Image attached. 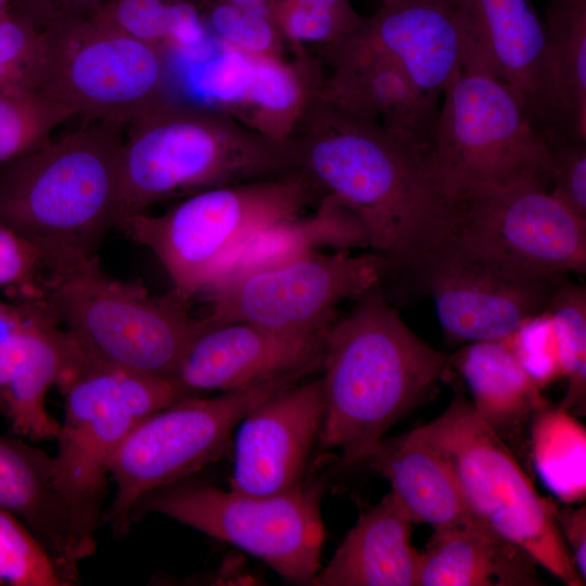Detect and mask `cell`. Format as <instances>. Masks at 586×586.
Instances as JSON below:
<instances>
[{
    "label": "cell",
    "instance_id": "7402d4cb",
    "mask_svg": "<svg viewBox=\"0 0 586 586\" xmlns=\"http://www.w3.org/2000/svg\"><path fill=\"white\" fill-rule=\"evenodd\" d=\"M412 520L390 492L360 513L315 586H417L420 552L411 545Z\"/></svg>",
    "mask_w": 586,
    "mask_h": 586
},
{
    "label": "cell",
    "instance_id": "cb8c5ba5",
    "mask_svg": "<svg viewBox=\"0 0 586 586\" xmlns=\"http://www.w3.org/2000/svg\"><path fill=\"white\" fill-rule=\"evenodd\" d=\"M0 509L17 518L63 568L78 575L71 521L55 487L53 456L0 436Z\"/></svg>",
    "mask_w": 586,
    "mask_h": 586
},
{
    "label": "cell",
    "instance_id": "8d00e7d4",
    "mask_svg": "<svg viewBox=\"0 0 586 586\" xmlns=\"http://www.w3.org/2000/svg\"><path fill=\"white\" fill-rule=\"evenodd\" d=\"M203 20L212 36L231 48L252 55L283 58L285 42L266 14L216 0L209 3Z\"/></svg>",
    "mask_w": 586,
    "mask_h": 586
},
{
    "label": "cell",
    "instance_id": "83f0119b",
    "mask_svg": "<svg viewBox=\"0 0 586 586\" xmlns=\"http://www.w3.org/2000/svg\"><path fill=\"white\" fill-rule=\"evenodd\" d=\"M283 58L252 55L249 82L230 112L258 132L288 141L307 103L319 89L322 65L309 50Z\"/></svg>",
    "mask_w": 586,
    "mask_h": 586
},
{
    "label": "cell",
    "instance_id": "7a4b0ae2",
    "mask_svg": "<svg viewBox=\"0 0 586 586\" xmlns=\"http://www.w3.org/2000/svg\"><path fill=\"white\" fill-rule=\"evenodd\" d=\"M327 330L320 442L345 464L366 462L385 433L453 373V357L420 339L380 284Z\"/></svg>",
    "mask_w": 586,
    "mask_h": 586
},
{
    "label": "cell",
    "instance_id": "5b68a950",
    "mask_svg": "<svg viewBox=\"0 0 586 586\" xmlns=\"http://www.w3.org/2000/svg\"><path fill=\"white\" fill-rule=\"evenodd\" d=\"M58 384L65 404L55 437L54 483L79 562L97 548L110 464L124 440L148 415L191 395L176 380L135 373L87 355Z\"/></svg>",
    "mask_w": 586,
    "mask_h": 586
},
{
    "label": "cell",
    "instance_id": "f6af8a7d",
    "mask_svg": "<svg viewBox=\"0 0 586 586\" xmlns=\"http://www.w3.org/2000/svg\"><path fill=\"white\" fill-rule=\"evenodd\" d=\"M381 1H382L381 4H388V3H394V2L402 1V0H381Z\"/></svg>",
    "mask_w": 586,
    "mask_h": 586
},
{
    "label": "cell",
    "instance_id": "ac0fdd59",
    "mask_svg": "<svg viewBox=\"0 0 586 586\" xmlns=\"http://www.w3.org/2000/svg\"><path fill=\"white\" fill-rule=\"evenodd\" d=\"M328 329L285 333L247 322L207 320L187 348L175 380L195 396L203 391L237 390L321 364Z\"/></svg>",
    "mask_w": 586,
    "mask_h": 586
},
{
    "label": "cell",
    "instance_id": "7bdbcfd3",
    "mask_svg": "<svg viewBox=\"0 0 586 586\" xmlns=\"http://www.w3.org/2000/svg\"><path fill=\"white\" fill-rule=\"evenodd\" d=\"M270 16L273 0H221Z\"/></svg>",
    "mask_w": 586,
    "mask_h": 586
},
{
    "label": "cell",
    "instance_id": "3957f363",
    "mask_svg": "<svg viewBox=\"0 0 586 586\" xmlns=\"http://www.w3.org/2000/svg\"><path fill=\"white\" fill-rule=\"evenodd\" d=\"M122 125L99 120L0 167V224L54 278L101 269L97 253L119 225Z\"/></svg>",
    "mask_w": 586,
    "mask_h": 586
},
{
    "label": "cell",
    "instance_id": "44dd1931",
    "mask_svg": "<svg viewBox=\"0 0 586 586\" xmlns=\"http://www.w3.org/2000/svg\"><path fill=\"white\" fill-rule=\"evenodd\" d=\"M52 317L29 321L0 341V410L11 431L34 442L55 440L60 422L46 408L53 384L79 356Z\"/></svg>",
    "mask_w": 586,
    "mask_h": 586
},
{
    "label": "cell",
    "instance_id": "9c48e42d",
    "mask_svg": "<svg viewBox=\"0 0 586 586\" xmlns=\"http://www.w3.org/2000/svg\"><path fill=\"white\" fill-rule=\"evenodd\" d=\"M317 370L320 364L214 397H184L140 420L110 464L115 494L104 521L114 534L129 530L132 510L143 496L187 480L216 461L250 411Z\"/></svg>",
    "mask_w": 586,
    "mask_h": 586
},
{
    "label": "cell",
    "instance_id": "484cf974",
    "mask_svg": "<svg viewBox=\"0 0 586 586\" xmlns=\"http://www.w3.org/2000/svg\"><path fill=\"white\" fill-rule=\"evenodd\" d=\"M316 206L308 216L280 220L251 238L222 266L206 294L229 279L322 246L367 247L364 228L347 206L328 194Z\"/></svg>",
    "mask_w": 586,
    "mask_h": 586
},
{
    "label": "cell",
    "instance_id": "9a60e30c",
    "mask_svg": "<svg viewBox=\"0 0 586 586\" xmlns=\"http://www.w3.org/2000/svg\"><path fill=\"white\" fill-rule=\"evenodd\" d=\"M456 343L504 340L545 310L563 278L536 276L446 237L408 271Z\"/></svg>",
    "mask_w": 586,
    "mask_h": 586
},
{
    "label": "cell",
    "instance_id": "603a6c76",
    "mask_svg": "<svg viewBox=\"0 0 586 586\" xmlns=\"http://www.w3.org/2000/svg\"><path fill=\"white\" fill-rule=\"evenodd\" d=\"M366 463L390 481L413 523L491 531L471 509L445 458L409 433L384 438Z\"/></svg>",
    "mask_w": 586,
    "mask_h": 586
},
{
    "label": "cell",
    "instance_id": "60d3db41",
    "mask_svg": "<svg viewBox=\"0 0 586 586\" xmlns=\"http://www.w3.org/2000/svg\"><path fill=\"white\" fill-rule=\"evenodd\" d=\"M556 519L560 531L563 532L565 545L571 548L573 563L581 577L586 581V509L558 506Z\"/></svg>",
    "mask_w": 586,
    "mask_h": 586
},
{
    "label": "cell",
    "instance_id": "d4e9b609",
    "mask_svg": "<svg viewBox=\"0 0 586 586\" xmlns=\"http://www.w3.org/2000/svg\"><path fill=\"white\" fill-rule=\"evenodd\" d=\"M536 564L524 550L491 531L434 530L420 552L417 586L538 585Z\"/></svg>",
    "mask_w": 586,
    "mask_h": 586
},
{
    "label": "cell",
    "instance_id": "b9f144b4",
    "mask_svg": "<svg viewBox=\"0 0 586 586\" xmlns=\"http://www.w3.org/2000/svg\"><path fill=\"white\" fill-rule=\"evenodd\" d=\"M106 0H18L20 8L36 18L53 15L86 16Z\"/></svg>",
    "mask_w": 586,
    "mask_h": 586
},
{
    "label": "cell",
    "instance_id": "ab89813d",
    "mask_svg": "<svg viewBox=\"0 0 586 586\" xmlns=\"http://www.w3.org/2000/svg\"><path fill=\"white\" fill-rule=\"evenodd\" d=\"M43 267L35 246L8 226L0 224V288L22 300L40 298Z\"/></svg>",
    "mask_w": 586,
    "mask_h": 586
},
{
    "label": "cell",
    "instance_id": "4fadbf2b",
    "mask_svg": "<svg viewBox=\"0 0 586 586\" xmlns=\"http://www.w3.org/2000/svg\"><path fill=\"white\" fill-rule=\"evenodd\" d=\"M390 272L388 263L373 252L353 256L314 250L218 284L207 293L212 311L206 319L285 333L324 330L340 302L358 298Z\"/></svg>",
    "mask_w": 586,
    "mask_h": 586
},
{
    "label": "cell",
    "instance_id": "8fae6325",
    "mask_svg": "<svg viewBox=\"0 0 586 586\" xmlns=\"http://www.w3.org/2000/svg\"><path fill=\"white\" fill-rule=\"evenodd\" d=\"M321 496L320 483L256 496L183 480L143 496L131 522L166 515L262 559L289 582L310 585L324 540Z\"/></svg>",
    "mask_w": 586,
    "mask_h": 586
},
{
    "label": "cell",
    "instance_id": "bcb514c9",
    "mask_svg": "<svg viewBox=\"0 0 586 586\" xmlns=\"http://www.w3.org/2000/svg\"><path fill=\"white\" fill-rule=\"evenodd\" d=\"M9 0H0V10L5 8V4Z\"/></svg>",
    "mask_w": 586,
    "mask_h": 586
},
{
    "label": "cell",
    "instance_id": "f546056e",
    "mask_svg": "<svg viewBox=\"0 0 586 586\" xmlns=\"http://www.w3.org/2000/svg\"><path fill=\"white\" fill-rule=\"evenodd\" d=\"M544 23L563 129L586 139V0H549Z\"/></svg>",
    "mask_w": 586,
    "mask_h": 586
},
{
    "label": "cell",
    "instance_id": "4316f807",
    "mask_svg": "<svg viewBox=\"0 0 586 586\" xmlns=\"http://www.w3.org/2000/svg\"><path fill=\"white\" fill-rule=\"evenodd\" d=\"M476 412L500 435L517 430L547 406L542 388L524 370L507 339L467 343L451 355Z\"/></svg>",
    "mask_w": 586,
    "mask_h": 586
},
{
    "label": "cell",
    "instance_id": "f1b7e54d",
    "mask_svg": "<svg viewBox=\"0 0 586 586\" xmlns=\"http://www.w3.org/2000/svg\"><path fill=\"white\" fill-rule=\"evenodd\" d=\"M89 16L192 63L206 59L215 47L203 16L187 0H106Z\"/></svg>",
    "mask_w": 586,
    "mask_h": 586
},
{
    "label": "cell",
    "instance_id": "e575fe53",
    "mask_svg": "<svg viewBox=\"0 0 586 586\" xmlns=\"http://www.w3.org/2000/svg\"><path fill=\"white\" fill-rule=\"evenodd\" d=\"M46 38L42 25L22 9L0 20V92L37 90L43 72Z\"/></svg>",
    "mask_w": 586,
    "mask_h": 586
},
{
    "label": "cell",
    "instance_id": "277c9868",
    "mask_svg": "<svg viewBox=\"0 0 586 586\" xmlns=\"http://www.w3.org/2000/svg\"><path fill=\"white\" fill-rule=\"evenodd\" d=\"M297 171L289 141L271 139L224 110L167 98L130 122L118 227L171 196Z\"/></svg>",
    "mask_w": 586,
    "mask_h": 586
},
{
    "label": "cell",
    "instance_id": "2e32d148",
    "mask_svg": "<svg viewBox=\"0 0 586 586\" xmlns=\"http://www.w3.org/2000/svg\"><path fill=\"white\" fill-rule=\"evenodd\" d=\"M464 38L463 65L510 89L545 137L564 133L548 34L530 0H454Z\"/></svg>",
    "mask_w": 586,
    "mask_h": 586
},
{
    "label": "cell",
    "instance_id": "5bb4252c",
    "mask_svg": "<svg viewBox=\"0 0 586 586\" xmlns=\"http://www.w3.org/2000/svg\"><path fill=\"white\" fill-rule=\"evenodd\" d=\"M447 237L536 276L586 271V219L557 201L538 177L454 203Z\"/></svg>",
    "mask_w": 586,
    "mask_h": 586
},
{
    "label": "cell",
    "instance_id": "ba28073f",
    "mask_svg": "<svg viewBox=\"0 0 586 586\" xmlns=\"http://www.w3.org/2000/svg\"><path fill=\"white\" fill-rule=\"evenodd\" d=\"M430 139L438 187L454 203L528 177L549 183V146L508 87L463 65L443 93Z\"/></svg>",
    "mask_w": 586,
    "mask_h": 586
},
{
    "label": "cell",
    "instance_id": "30bf717a",
    "mask_svg": "<svg viewBox=\"0 0 586 586\" xmlns=\"http://www.w3.org/2000/svg\"><path fill=\"white\" fill-rule=\"evenodd\" d=\"M42 300L93 360L149 377L173 379L206 318L190 315L174 290L162 296L110 279L101 269L51 277Z\"/></svg>",
    "mask_w": 586,
    "mask_h": 586
},
{
    "label": "cell",
    "instance_id": "74e56055",
    "mask_svg": "<svg viewBox=\"0 0 586 586\" xmlns=\"http://www.w3.org/2000/svg\"><path fill=\"white\" fill-rule=\"evenodd\" d=\"M508 340L518 360L540 388L563 377L559 343L547 309L526 319Z\"/></svg>",
    "mask_w": 586,
    "mask_h": 586
},
{
    "label": "cell",
    "instance_id": "d6986e66",
    "mask_svg": "<svg viewBox=\"0 0 586 586\" xmlns=\"http://www.w3.org/2000/svg\"><path fill=\"white\" fill-rule=\"evenodd\" d=\"M356 31L320 49L330 67V74L323 73L321 95L347 112L429 145L440 100L420 90L403 69L364 42Z\"/></svg>",
    "mask_w": 586,
    "mask_h": 586
},
{
    "label": "cell",
    "instance_id": "e0dca14e",
    "mask_svg": "<svg viewBox=\"0 0 586 586\" xmlns=\"http://www.w3.org/2000/svg\"><path fill=\"white\" fill-rule=\"evenodd\" d=\"M324 413L321 378L275 395L238 424L230 489L271 495L303 482Z\"/></svg>",
    "mask_w": 586,
    "mask_h": 586
},
{
    "label": "cell",
    "instance_id": "7c38bea8",
    "mask_svg": "<svg viewBox=\"0 0 586 586\" xmlns=\"http://www.w3.org/2000/svg\"><path fill=\"white\" fill-rule=\"evenodd\" d=\"M39 23L46 51L37 90L75 115L125 124L167 99L160 49L89 15H53Z\"/></svg>",
    "mask_w": 586,
    "mask_h": 586
},
{
    "label": "cell",
    "instance_id": "52a82bcc",
    "mask_svg": "<svg viewBox=\"0 0 586 586\" xmlns=\"http://www.w3.org/2000/svg\"><path fill=\"white\" fill-rule=\"evenodd\" d=\"M449 463L474 513L569 586L585 585L556 519L501 436L459 395L431 422L409 432Z\"/></svg>",
    "mask_w": 586,
    "mask_h": 586
},
{
    "label": "cell",
    "instance_id": "8992f818",
    "mask_svg": "<svg viewBox=\"0 0 586 586\" xmlns=\"http://www.w3.org/2000/svg\"><path fill=\"white\" fill-rule=\"evenodd\" d=\"M323 193L303 170L195 192L160 215L122 227L150 250L183 298L206 294L227 260L266 227L317 205Z\"/></svg>",
    "mask_w": 586,
    "mask_h": 586
},
{
    "label": "cell",
    "instance_id": "ee69618b",
    "mask_svg": "<svg viewBox=\"0 0 586 586\" xmlns=\"http://www.w3.org/2000/svg\"><path fill=\"white\" fill-rule=\"evenodd\" d=\"M293 1L304 3V4L326 7V8H332V9H341V10L353 8L349 0H293Z\"/></svg>",
    "mask_w": 586,
    "mask_h": 586
},
{
    "label": "cell",
    "instance_id": "836d02e7",
    "mask_svg": "<svg viewBox=\"0 0 586 586\" xmlns=\"http://www.w3.org/2000/svg\"><path fill=\"white\" fill-rule=\"evenodd\" d=\"M77 581L17 518L0 509V585L68 586Z\"/></svg>",
    "mask_w": 586,
    "mask_h": 586
},
{
    "label": "cell",
    "instance_id": "d6a6232c",
    "mask_svg": "<svg viewBox=\"0 0 586 586\" xmlns=\"http://www.w3.org/2000/svg\"><path fill=\"white\" fill-rule=\"evenodd\" d=\"M546 309L551 316L559 343L568 390L559 407L572 412L585 408L586 396V290L564 279Z\"/></svg>",
    "mask_w": 586,
    "mask_h": 586
},
{
    "label": "cell",
    "instance_id": "f35d334b",
    "mask_svg": "<svg viewBox=\"0 0 586 586\" xmlns=\"http://www.w3.org/2000/svg\"><path fill=\"white\" fill-rule=\"evenodd\" d=\"M549 146L550 194L574 215L586 219V139L557 135Z\"/></svg>",
    "mask_w": 586,
    "mask_h": 586
},
{
    "label": "cell",
    "instance_id": "d590c367",
    "mask_svg": "<svg viewBox=\"0 0 586 586\" xmlns=\"http://www.w3.org/2000/svg\"><path fill=\"white\" fill-rule=\"evenodd\" d=\"M270 17L293 53L308 50L310 44L320 49L334 44L356 31L365 18L354 8L341 10L293 0H273Z\"/></svg>",
    "mask_w": 586,
    "mask_h": 586
},
{
    "label": "cell",
    "instance_id": "7dc6e473",
    "mask_svg": "<svg viewBox=\"0 0 586 586\" xmlns=\"http://www.w3.org/2000/svg\"><path fill=\"white\" fill-rule=\"evenodd\" d=\"M5 11H7V8H3L0 10V20L3 17V15L5 14Z\"/></svg>",
    "mask_w": 586,
    "mask_h": 586
},
{
    "label": "cell",
    "instance_id": "ffe728a7",
    "mask_svg": "<svg viewBox=\"0 0 586 586\" xmlns=\"http://www.w3.org/2000/svg\"><path fill=\"white\" fill-rule=\"evenodd\" d=\"M356 34L437 100L463 66V30L454 0L381 4Z\"/></svg>",
    "mask_w": 586,
    "mask_h": 586
},
{
    "label": "cell",
    "instance_id": "4dcf8cb0",
    "mask_svg": "<svg viewBox=\"0 0 586 586\" xmlns=\"http://www.w3.org/2000/svg\"><path fill=\"white\" fill-rule=\"evenodd\" d=\"M532 458L545 485L563 502L586 495V431L571 412L548 405L535 413L531 430Z\"/></svg>",
    "mask_w": 586,
    "mask_h": 586
},
{
    "label": "cell",
    "instance_id": "6da1fadb",
    "mask_svg": "<svg viewBox=\"0 0 586 586\" xmlns=\"http://www.w3.org/2000/svg\"><path fill=\"white\" fill-rule=\"evenodd\" d=\"M289 142L300 169L355 214L391 271L408 272L447 237L453 205L428 144L330 103L320 88Z\"/></svg>",
    "mask_w": 586,
    "mask_h": 586
},
{
    "label": "cell",
    "instance_id": "1f68e13d",
    "mask_svg": "<svg viewBox=\"0 0 586 586\" xmlns=\"http://www.w3.org/2000/svg\"><path fill=\"white\" fill-rule=\"evenodd\" d=\"M73 115L38 90L0 92V165L47 144L51 131Z\"/></svg>",
    "mask_w": 586,
    "mask_h": 586
}]
</instances>
